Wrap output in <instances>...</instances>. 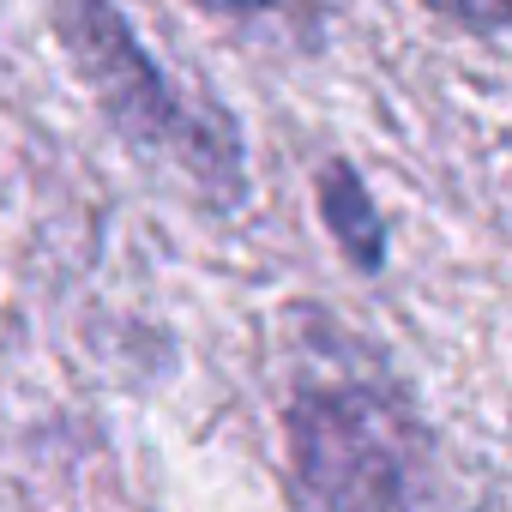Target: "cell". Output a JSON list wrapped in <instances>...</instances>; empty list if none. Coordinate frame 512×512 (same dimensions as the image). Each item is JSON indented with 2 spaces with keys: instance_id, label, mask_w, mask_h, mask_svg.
Segmentation results:
<instances>
[{
  "instance_id": "obj_4",
  "label": "cell",
  "mask_w": 512,
  "mask_h": 512,
  "mask_svg": "<svg viewBox=\"0 0 512 512\" xmlns=\"http://www.w3.org/2000/svg\"><path fill=\"white\" fill-rule=\"evenodd\" d=\"M428 7L458 13V19H470V25H506V19H512V0H428Z\"/></svg>"
},
{
  "instance_id": "obj_2",
  "label": "cell",
  "mask_w": 512,
  "mask_h": 512,
  "mask_svg": "<svg viewBox=\"0 0 512 512\" xmlns=\"http://www.w3.org/2000/svg\"><path fill=\"white\" fill-rule=\"evenodd\" d=\"M55 13H61V25H67V43H73L79 67L91 73V85L103 91L109 115H115L127 133H139V139L175 151L199 181H205V175H211L217 187H235V181H241L229 127H205V121L163 85V73L139 55L133 31L115 19L109 0H61Z\"/></svg>"
},
{
  "instance_id": "obj_1",
  "label": "cell",
  "mask_w": 512,
  "mask_h": 512,
  "mask_svg": "<svg viewBox=\"0 0 512 512\" xmlns=\"http://www.w3.org/2000/svg\"><path fill=\"white\" fill-rule=\"evenodd\" d=\"M296 512H470L434 428L380 380H314L290 404Z\"/></svg>"
},
{
  "instance_id": "obj_5",
  "label": "cell",
  "mask_w": 512,
  "mask_h": 512,
  "mask_svg": "<svg viewBox=\"0 0 512 512\" xmlns=\"http://www.w3.org/2000/svg\"><path fill=\"white\" fill-rule=\"evenodd\" d=\"M205 7H229V13H266V7H284V0H205Z\"/></svg>"
},
{
  "instance_id": "obj_3",
  "label": "cell",
  "mask_w": 512,
  "mask_h": 512,
  "mask_svg": "<svg viewBox=\"0 0 512 512\" xmlns=\"http://www.w3.org/2000/svg\"><path fill=\"white\" fill-rule=\"evenodd\" d=\"M320 205H326V223L338 229V241L350 247V260L356 266H380L386 260V229H380V217H374V205H368V193H362V181L350 175V169H326L320 175Z\"/></svg>"
}]
</instances>
